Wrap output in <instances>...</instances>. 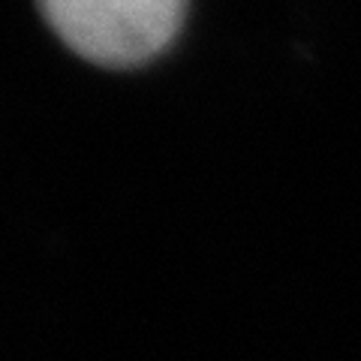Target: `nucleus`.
Wrapping results in <instances>:
<instances>
[{
  "label": "nucleus",
  "instance_id": "obj_1",
  "mask_svg": "<svg viewBox=\"0 0 361 361\" xmlns=\"http://www.w3.org/2000/svg\"><path fill=\"white\" fill-rule=\"evenodd\" d=\"M39 9L85 61L139 66L172 42L187 0H39Z\"/></svg>",
  "mask_w": 361,
  "mask_h": 361
}]
</instances>
